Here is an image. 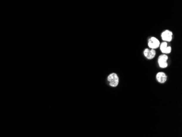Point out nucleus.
<instances>
[{
	"mask_svg": "<svg viewBox=\"0 0 182 137\" xmlns=\"http://www.w3.org/2000/svg\"><path fill=\"white\" fill-rule=\"evenodd\" d=\"M107 80L109 82L110 86L114 88L117 86L119 83V78L117 74L115 73L110 74V75L107 76Z\"/></svg>",
	"mask_w": 182,
	"mask_h": 137,
	"instance_id": "1",
	"label": "nucleus"
},
{
	"mask_svg": "<svg viewBox=\"0 0 182 137\" xmlns=\"http://www.w3.org/2000/svg\"><path fill=\"white\" fill-rule=\"evenodd\" d=\"M168 60V56L166 54H163V55H160L158 57V64L160 67L161 68H166L168 66L167 61Z\"/></svg>",
	"mask_w": 182,
	"mask_h": 137,
	"instance_id": "2",
	"label": "nucleus"
},
{
	"mask_svg": "<svg viewBox=\"0 0 182 137\" xmlns=\"http://www.w3.org/2000/svg\"><path fill=\"white\" fill-rule=\"evenodd\" d=\"M160 44L159 41L154 37H152L148 39V46L151 49H157L159 47Z\"/></svg>",
	"mask_w": 182,
	"mask_h": 137,
	"instance_id": "3",
	"label": "nucleus"
},
{
	"mask_svg": "<svg viewBox=\"0 0 182 137\" xmlns=\"http://www.w3.org/2000/svg\"><path fill=\"white\" fill-rule=\"evenodd\" d=\"M172 36L173 33L171 32V31L166 30L164 31L161 34V38L165 42H170L172 39Z\"/></svg>",
	"mask_w": 182,
	"mask_h": 137,
	"instance_id": "4",
	"label": "nucleus"
},
{
	"mask_svg": "<svg viewBox=\"0 0 182 137\" xmlns=\"http://www.w3.org/2000/svg\"><path fill=\"white\" fill-rule=\"evenodd\" d=\"M144 56L146 57L147 59L151 60V59H153L156 56V50L155 49H149L146 48L144 49Z\"/></svg>",
	"mask_w": 182,
	"mask_h": 137,
	"instance_id": "5",
	"label": "nucleus"
},
{
	"mask_svg": "<svg viewBox=\"0 0 182 137\" xmlns=\"http://www.w3.org/2000/svg\"><path fill=\"white\" fill-rule=\"evenodd\" d=\"M160 49L161 51L164 54H170L171 52V46H167V43L166 42H163L160 44Z\"/></svg>",
	"mask_w": 182,
	"mask_h": 137,
	"instance_id": "6",
	"label": "nucleus"
},
{
	"mask_svg": "<svg viewBox=\"0 0 182 137\" xmlns=\"http://www.w3.org/2000/svg\"><path fill=\"white\" fill-rule=\"evenodd\" d=\"M156 79L159 83L163 84L167 80V76L165 73L159 72L156 75Z\"/></svg>",
	"mask_w": 182,
	"mask_h": 137,
	"instance_id": "7",
	"label": "nucleus"
}]
</instances>
